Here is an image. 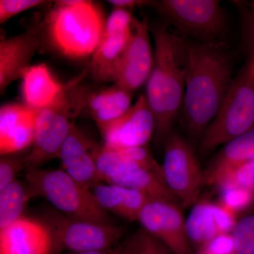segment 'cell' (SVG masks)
Instances as JSON below:
<instances>
[{
    "label": "cell",
    "mask_w": 254,
    "mask_h": 254,
    "mask_svg": "<svg viewBox=\"0 0 254 254\" xmlns=\"http://www.w3.org/2000/svg\"><path fill=\"white\" fill-rule=\"evenodd\" d=\"M185 39L188 68L181 125L192 145L200 141L223 103L234 78V58L221 42Z\"/></svg>",
    "instance_id": "6da1fadb"
},
{
    "label": "cell",
    "mask_w": 254,
    "mask_h": 254,
    "mask_svg": "<svg viewBox=\"0 0 254 254\" xmlns=\"http://www.w3.org/2000/svg\"><path fill=\"white\" fill-rule=\"evenodd\" d=\"M154 40V63L146 82V98L155 120V142L164 144L182 110L188 68L185 38L165 23L150 25Z\"/></svg>",
    "instance_id": "7a4b0ae2"
},
{
    "label": "cell",
    "mask_w": 254,
    "mask_h": 254,
    "mask_svg": "<svg viewBox=\"0 0 254 254\" xmlns=\"http://www.w3.org/2000/svg\"><path fill=\"white\" fill-rule=\"evenodd\" d=\"M44 19L45 33L60 53L72 59L93 55L99 46L105 21L101 9L93 1L62 0Z\"/></svg>",
    "instance_id": "3957f363"
},
{
    "label": "cell",
    "mask_w": 254,
    "mask_h": 254,
    "mask_svg": "<svg viewBox=\"0 0 254 254\" xmlns=\"http://www.w3.org/2000/svg\"><path fill=\"white\" fill-rule=\"evenodd\" d=\"M28 196L43 197L68 218L93 223L111 225L109 215L91 190H86L63 170L26 168Z\"/></svg>",
    "instance_id": "277c9868"
},
{
    "label": "cell",
    "mask_w": 254,
    "mask_h": 254,
    "mask_svg": "<svg viewBox=\"0 0 254 254\" xmlns=\"http://www.w3.org/2000/svg\"><path fill=\"white\" fill-rule=\"evenodd\" d=\"M254 127V60L250 59L232 80L216 116L199 141L206 154Z\"/></svg>",
    "instance_id": "5b68a950"
},
{
    "label": "cell",
    "mask_w": 254,
    "mask_h": 254,
    "mask_svg": "<svg viewBox=\"0 0 254 254\" xmlns=\"http://www.w3.org/2000/svg\"><path fill=\"white\" fill-rule=\"evenodd\" d=\"M163 145L162 168L165 184L182 206H193L199 200L205 185L204 172L193 147L187 138L174 131Z\"/></svg>",
    "instance_id": "8992f818"
},
{
    "label": "cell",
    "mask_w": 254,
    "mask_h": 254,
    "mask_svg": "<svg viewBox=\"0 0 254 254\" xmlns=\"http://www.w3.org/2000/svg\"><path fill=\"white\" fill-rule=\"evenodd\" d=\"M150 5L193 41H217L226 26L221 4L216 0H162Z\"/></svg>",
    "instance_id": "52a82bcc"
},
{
    "label": "cell",
    "mask_w": 254,
    "mask_h": 254,
    "mask_svg": "<svg viewBox=\"0 0 254 254\" xmlns=\"http://www.w3.org/2000/svg\"><path fill=\"white\" fill-rule=\"evenodd\" d=\"M44 222L51 235V254L113 249L125 229L114 225L93 223L68 218L58 210L48 211Z\"/></svg>",
    "instance_id": "ba28073f"
},
{
    "label": "cell",
    "mask_w": 254,
    "mask_h": 254,
    "mask_svg": "<svg viewBox=\"0 0 254 254\" xmlns=\"http://www.w3.org/2000/svg\"><path fill=\"white\" fill-rule=\"evenodd\" d=\"M77 117L66 93L63 99L49 108L37 112L33 148L23 158L25 166L39 168L43 164L58 158Z\"/></svg>",
    "instance_id": "9c48e42d"
},
{
    "label": "cell",
    "mask_w": 254,
    "mask_h": 254,
    "mask_svg": "<svg viewBox=\"0 0 254 254\" xmlns=\"http://www.w3.org/2000/svg\"><path fill=\"white\" fill-rule=\"evenodd\" d=\"M143 230L168 247L174 254H192L186 219L178 203L149 200L138 218Z\"/></svg>",
    "instance_id": "30bf717a"
},
{
    "label": "cell",
    "mask_w": 254,
    "mask_h": 254,
    "mask_svg": "<svg viewBox=\"0 0 254 254\" xmlns=\"http://www.w3.org/2000/svg\"><path fill=\"white\" fill-rule=\"evenodd\" d=\"M68 95L77 116L86 115L94 120L99 129L126 113L133 98L132 92L116 83L96 90L71 85Z\"/></svg>",
    "instance_id": "8fae6325"
},
{
    "label": "cell",
    "mask_w": 254,
    "mask_h": 254,
    "mask_svg": "<svg viewBox=\"0 0 254 254\" xmlns=\"http://www.w3.org/2000/svg\"><path fill=\"white\" fill-rule=\"evenodd\" d=\"M155 120L145 95L123 116L100 128L105 148L113 150L147 146L154 135Z\"/></svg>",
    "instance_id": "7c38bea8"
},
{
    "label": "cell",
    "mask_w": 254,
    "mask_h": 254,
    "mask_svg": "<svg viewBox=\"0 0 254 254\" xmlns=\"http://www.w3.org/2000/svg\"><path fill=\"white\" fill-rule=\"evenodd\" d=\"M146 18H133L131 35L124 52L115 83L133 93L148 81L153 69L154 54Z\"/></svg>",
    "instance_id": "4fadbf2b"
},
{
    "label": "cell",
    "mask_w": 254,
    "mask_h": 254,
    "mask_svg": "<svg viewBox=\"0 0 254 254\" xmlns=\"http://www.w3.org/2000/svg\"><path fill=\"white\" fill-rule=\"evenodd\" d=\"M46 38L44 21L26 31L0 42V93L4 94L12 82L22 78L33 56Z\"/></svg>",
    "instance_id": "5bb4252c"
},
{
    "label": "cell",
    "mask_w": 254,
    "mask_h": 254,
    "mask_svg": "<svg viewBox=\"0 0 254 254\" xmlns=\"http://www.w3.org/2000/svg\"><path fill=\"white\" fill-rule=\"evenodd\" d=\"M237 215L219 202L200 200L192 206L186 218L187 236L192 247L201 250L218 235L232 233Z\"/></svg>",
    "instance_id": "9a60e30c"
},
{
    "label": "cell",
    "mask_w": 254,
    "mask_h": 254,
    "mask_svg": "<svg viewBox=\"0 0 254 254\" xmlns=\"http://www.w3.org/2000/svg\"><path fill=\"white\" fill-rule=\"evenodd\" d=\"M92 143L73 125L59 155L64 171L88 190L104 182L92 153Z\"/></svg>",
    "instance_id": "2e32d148"
},
{
    "label": "cell",
    "mask_w": 254,
    "mask_h": 254,
    "mask_svg": "<svg viewBox=\"0 0 254 254\" xmlns=\"http://www.w3.org/2000/svg\"><path fill=\"white\" fill-rule=\"evenodd\" d=\"M51 235L43 222L21 218L0 229V254H51Z\"/></svg>",
    "instance_id": "e0dca14e"
},
{
    "label": "cell",
    "mask_w": 254,
    "mask_h": 254,
    "mask_svg": "<svg viewBox=\"0 0 254 254\" xmlns=\"http://www.w3.org/2000/svg\"><path fill=\"white\" fill-rule=\"evenodd\" d=\"M37 112L26 105L7 104L0 109V153L11 154L33 144Z\"/></svg>",
    "instance_id": "ac0fdd59"
},
{
    "label": "cell",
    "mask_w": 254,
    "mask_h": 254,
    "mask_svg": "<svg viewBox=\"0 0 254 254\" xmlns=\"http://www.w3.org/2000/svg\"><path fill=\"white\" fill-rule=\"evenodd\" d=\"M91 149L104 182L110 177L138 168L148 169L163 177L162 165L157 163L147 146L113 150L93 142Z\"/></svg>",
    "instance_id": "d6986e66"
},
{
    "label": "cell",
    "mask_w": 254,
    "mask_h": 254,
    "mask_svg": "<svg viewBox=\"0 0 254 254\" xmlns=\"http://www.w3.org/2000/svg\"><path fill=\"white\" fill-rule=\"evenodd\" d=\"M131 31V26L118 28L105 25L99 46L93 53L90 63V73L95 81L103 83L116 82L120 63Z\"/></svg>",
    "instance_id": "ffe728a7"
},
{
    "label": "cell",
    "mask_w": 254,
    "mask_h": 254,
    "mask_svg": "<svg viewBox=\"0 0 254 254\" xmlns=\"http://www.w3.org/2000/svg\"><path fill=\"white\" fill-rule=\"evenodd\" d=\"M66 88L58 81L46 64L30 66L22 77L24 105L36 111L49 108L63 99Z\"/></svg>",
    "instance_id": "44dd1931"
},
{
    "label": "cell",
    "mask_w": 254,
    "mask_h": 254,
    "mask_svg": "<svg viewBox=\"0 0 254 254\" xmlns=\"http://www.w3.org/2000/svg\"><path fill=\"white\" fill-rule=\"evenodd\" d=\"M90 190L105 210L130 222L138 221L143 207L150 200L141 191L110 184H101Z\"/></svg>",
    "instance_id": "7402d4cb"
},
{
    "label": "cell",
    "mask_w": 254,
    "mask_h": 254,
    "mask_svg": "<svg viewBox=\"0 0 254 254\" xmlns=\"http://www.w3.org/2000/svg\"><path fill=\"white\" fill-rule=\"evenodd\" d=\"M254 160V127L222 145L204 171L205 185L231 169Z\"/></svg>",
    "instance_id": "603a6c76"
},
{
    "label": "cell",
    "mask_w": 254,
    "mask_h": 254,
    "mask_svg": "<svg viewBox=\"0 0 254 254\" xmlns=\"http://www.w3.org/2000/svg\"><path fill=\"white\" fill-rule=\"evenodd\" d=\"M105 183L138 190L150 200H168L180 203L169 190L163 177L148 169H133L107 179Z\"/></svg>",
    "instance_id": "cb8c5ba5"
},
{
    "label": "cell",
    "mask_w": 254,
    "mask_h": 254,
    "mask_svg": "<svg viewBox=\"0 0 254 254\" xmlns=\"http://www.w3.org/2000/svg\"><path fill=\"white\" fill-rule=\"evenodd\" d=\"M29 199L26 187L17 181L0 190V229L22 218Z\"/></svg>",
    "instance_id": "d4e9b609"
},
{
    "label": "cell",
    "mask_w": 254,
    "mask_h": 254,
    "mask_svg": "<svg viewBox=\"0 0 254 254\" xmlns=\"http://www.w3.org/2000/svg\"><path fill=\"white\" fill-rule=\"evenodd\" d=\"M210 185L216 187L218 190L230 187H240L254 192V160L222 173Z\"/></svg>",
    "instance_id": "484cf974"
},
{
    "label": "cell",
    "mask_w": 254,
    "mask_h": 254,
    "mask_svg": "<svg viewBox=\"0 0 254 254\" xmlns=\"http://www.w3.org/2000/svg\"><path fill=\"white\" fill-rule=\"evenodd\" d=\"M232 235L235 254H254V213L237 220Z\"/></svg>",
    "instance_id": "4316f807"
},
{
    "label": "cell",
    "mask_w": 254,
    "mask_h": 254,
    "mask_svg": "<svg viewBox=\"0 0 254 254\" xmlns=\"http://www.w3.org/2000/svg\"><path fill=\"white\" fill-rule=\"evenodd\" d=\"M220 190L219 203L237 215L247 210L254 203V192L240 188L230 187Z\"/></svg>",
    "instance_id": "83f0119b"
},
{
    "label": "cell",
    "mask_w": 254,
    "mask_h": 254,
    "mask_svg": "<svg viewBox=\"0 0 254 254\" xmlns=\"http://www.w3.org/2000/svg\"><path fill=\"white\" fill-rule=\"evenodd\" d=\"M133 254H174L162 242L144 230L133 235Z\"/></svg>",
    "instance_id": "f1b7e54d"
},
{
    "label": "cell",
    "mask_w": 254,
    "mask_h": 254,
    "mask_svg": "<svg viewBox=\"0 0 254 254\" xmlns=\"http://www.w3.org/2000/svg\"><path fill=\"white\" fill-rule=\"evenodd\" d=\"M236 4L242 14L244 38L250 51V59L254 60V0L239 1Z\"/></svg>",
    "instance_id": "f546056e"
},
{
    "label": "cell",
    "mask_w": 254,
    "mask_h": 254,
    "mask_svg": "<svg viewBox=\"0 0 254 254\" xmlns=\"http://www.w3.org/2000/svg\"><path fill=\"white\" fill-rule=\"evenodd\" d=\"M47 2L42 0H0V22H6L19 13Z\"/></svg>",
    "instance_id": "4dcf8cb0"
},
{
    "label": "cell",
    "mask_w": 254,
    "mask_h": 254,
    "mask_svg": "<svg viewBox=\"0 0 254 254\" xmlns=\"http://www.w3.org/2000/svg\"><path fill=\"white\" fill-rule=\"evenodd\" d=\"M26 168L23 158L3 157L0 160V190L12 183L16 175Z\"/></svg>",
    "instance_id": "1f68e13d"
},
{
    "label": "cell",
    "mask_w": 254,
    "mask_h": 254,
    "mask_svg": "<svg viewBox=\"0 0 254 254\" xmlns=\"http://www.w3.org/2000/svg\"><path fill=\"white\" fill-rule=\"evenodd\" d=\"M200 254H235V242L232 233L218 235L206 244L198 253Z\"/></svg>",
    "instance_id": "d6a6232c"
},
{
    "label": "cell",
    "mask_w": 254,
    "mask_h": 254,
    "mask_svg": "<svg viewBox=\"0 0 254 254\" xmlns=\"http://www.w3.org/2000/svg\"><path fill=\"white\" fill-rule=\"evenodd\" d=\"M110 4L113 5V8H119L130 10L136 6L150 5L151 1H142V0H110L108 1Z\"/></svg>",
    "instance_id": "836d02e7"
},
{
    "label": "cell",
    "mask_w": 254,
    "mask_h": 254,
    "mask_svg": "<svg viewBox=\"0 0 254 254\" xmlns=\"http://www.w3.org/2000/svg\"><path fill=\"white\" fill-rule=\"evenodd\" d=\"M113 254H133V237L121 245L115 247Z\"/></svg>",
    "instance_id": "e575fe53"
},
{
    "label": "cell",
    "mask_w": 254,
    "mask_h": 254,
    "mask_svg": "<svg viewBox=\"0 0 254 254\" xmlns=\"http://www.w3.org/2000/svg\"><path fill=\"white\" fill-rule=\"evenodd\" d=\"M115 247L110 250H100V251H87V252H68V253L63 254H113Z\"/></svg>",
    "instance_id": "d590c367"
},
{
    "label": "cell",
    "mask_w": 254,
    "mask_h": 254,
    "mask_svg": "<svg viewBox=\"0 0 254 254\" xmlns=\"http://www.w3.org/2000/svg\"></svg>",
    "instance_id": "8d00e7d4"
}]
</instances>
